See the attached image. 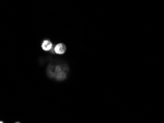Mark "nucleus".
<instances>
[{
  "mask_svg": "<svg viewBox=\"0 0 164 123\" xmlns=\"http://www.w3.org/2000/svg\"><path fill=\"white\" fill-rule=\"evenodd\" d=\"M52 43L49 40H45L42 43L41 47L44 51H50L52 49Z\"/></svg>",
  "mask_w": 164,
  "mask_h": 123,
  "instance_id": "obj_2",
  "label": "nucleus"
},
{
  "mask_svg": "<svg viewBox=\"0 0 164 123\" xmlns=\"http://www.w3.org/2000/svg\"><path fill=\"white\" fill-rule=\"evenodd\" d=\"M66 50V48L64 44L60 43L57 44L55 47L54 51L56 54L62 55L64 54Z\"/></svg>",
  "mask_w": 164,
  "mask_h": 123,
  "instance_id": "obj_1",
  "label": "nucleus"
}]
</instances>
